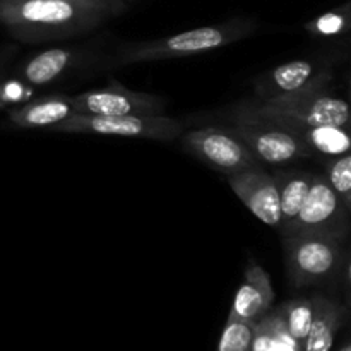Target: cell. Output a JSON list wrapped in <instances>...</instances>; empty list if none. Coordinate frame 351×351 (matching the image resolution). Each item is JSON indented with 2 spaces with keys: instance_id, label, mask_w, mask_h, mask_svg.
<instances>
[{
  "instance_id": "d4e9b609",
  "label": "cell",
  "mask_w": 351,
  "mask_h": 351,
  "mask_svg": "<svg viewBox=\"0 0 351 351\" xmlns=\"http://www.w3.org/2000/svg\"><path fill=\"white\" fill-rule=\"evenodd\" d=\"M125 2H127V0H125Z\"/></svg>"
},
{
  "instance_id": "e0dca14e",
  "label": "cell",
  "mask_w": 351,
  "mask_h": 351,
  "mask_svg": "<svg viewBox=\"0 0 351 351\" xmlns=\"http://www.w3.org/2000/svg\"><path fill=\"white\" fill-rule=\"evenodd\" d=\"M69 62H71V51L64 48H51L27 62L23 71V77L29 84H47L65 71Z\"/></svg>"
},
{
  "instance_id": "3957f363",
  "label": "cell",
  "mask_w": 351,
  "mask_h": 351,
  "mask_svg": "<svg viewBox=\"0 0 351 351\" xmlns=\"http://www.w3.org/2000/svg\"><path fill=\"white\" fill-rule=\"evenodd\" d=\"M254 29H256V23L245 19L211 24V26H202L197 29L184 31V33L173 34V36L160 38V40L146 41V43L130 47L129 50L120 55L119 60L120 64L129 65L204 53V51L235 43V41L249 36Z\"/></svg>"
},
{
  "instance_id": "cb8c5ba5",
  "label": "cell",
  "mask_w": 351,
  "mask_h": 351,
  "mask_svg": "<svg viewBox=\"0 0 351 351\" xmlns=\"http://www.w3.org/2000/svg\"><path fill=\"white\" fill-rule=\"evenodd\" d=\"M0 2H2V0H0Z\"/></svg>"
},
{
  "instance_id": "277c9868",
  "label": "cell",
  "mask_w": 351,
  "mask_h": 351,
  "mask_svg": "<svg viewBox=\"0 0 351 351\" xmlns=\"http://www.w3.org/2000/svg\"><path fill=\"white\" fill-rule=\"evenodd\" d=\"M55 132L101 134V136L137 137V139L173 141L182 136L184 125L163 115H82L72 113L50 127Z\"/></svg>"
},
{
  "instance_id": "7402d4cb",
  "label": "cell",
  "mask_w": 351,
  "mask_h": 351,
  "mask_svg": "<svg viewBox=\"0 0 351 351\" xmlns=\"http://www.w3.org/2000/svg\"><path fill=\"white\" fill-rule=\"evenodd\" d=\"M89 2H96V3H101V5L108 7L113 14H119L122 12L123 9L127 7L125 0H89Z\"/></svg>"
},
{
  "instance_id": "44dd1931",
  "label": "cell",
  "mask_w": 351,
  "mask_h": 351,
  "mask_svg": "<svg viewBox=\"0 0 351 351\" xmlns=\"http://www.w3.org/2000/svg\"><path fill=\"white\" fill-rule=\"evenodd\" d=\"M348 27V12L346 10H332L324 14L319 19L307 24V29L314 34L329 36V34H339Z\"/></svg>"
},
{
  "instance_id": "9a60e30c",
  "label": "cell",
  "mask_w": 351,
  "mask_h": 351,
  "mask_svg": "<svg viewBox=\"0 0 351 351\" xmlns=\"http://www.w3.org/2000/svg\"><path fill=\"white\" fill-rule=\"evenodd\" d=\"M273 178L280 195V228H285L297 218L308 194L314 175L290 171V173H276Z\"/></svg>"
},
{
  "instance_id": "7a4b0ae2",
  "label": "cell",
  "mask_w": 351,
  "mask_h": 351,
  "mask_svg": "<svg viewBox=\"0 0 351 351\" xmlns=\"http://www.w3.org/2000/svg\"><path fill=\"white\" fill-rule=\"evenodd\" d=\"M240 122H297L307 125H338L348 129L350 108L341 98H335L322 88H307L290 95L266 99L239 110Z\"/></svg>"
},
{
  "instance_id": "ac0fdd59",
  "label": "cell",
  "mask_w": 351,
  "mask_h": 351,
  "mask_svg": "<svg viewBox=\"0 0 351 351\" xmlns=\"http://www.w3.org/2000/svg\"><path fill=\"white\" fill-rule=\"evenodd\" d=\"M314 298H297L285 305L283 308V329L288 332L291 341L298 346L307 338L308 329L314 321Z\"/></svg>"
},
{
  "instance_id": "ffe728a7",
  "label": "cell",
  "mask_w": 351,
  "mask_h": 351,
  "mask_svg": "<svg viewBox=\"0 0 351 351\" xmlns=\"http://www.w3.org/2000/svg\"><path fill=\"white\" fill-rule=\"evenodd\" d=\"M326 180L329 182L332 191L339 197V201L345 204L346 209H351V156L343 154V156L335 158L328 167V175H324Z\"/></svg>"
},
{
  "instance_id": "2e32d148",
  "label": "cell",
  "mask_w": 351,
  "mask_h": 351,
  "mask_svg": "<svg viewBox=\"0 0 351 351\" xmlns=\"http://www.w3.org/2000/svg\"><path fill=\"white\" fill-rule=\"evenodd\" d=\"M72 113L74 110L67 98H51L12 110L9 119L19 127H53Z\"/></svg>"
},
{
  "instance_id": "30bf717a",
  "label": "cell",
  "mask_w": 351,
  "mask_h": 351,
  "mask_svg": "<svg viewBox=\"0 0 351 351\" xmlns=\"http://www.w3.org/2000/svg\"><path fill=\"white\" fill-rule=\"evenodd\" d=\"M228 184L257 219L269 226H280V195L273 175L250 168L230 175Z\"/></svg>"
},
{
  "instance_id": "d6986e66",
  "label": "cell",
  "mask_w": 351,
  "mask_h": 351,
  "mask_svg": "<svg viewBox=\"0 0 351 351\" xmlns=\"http://www.w3.org/2000/svg\"><path fill=\"white\" fill-rule=\"evenodd\" d=\"M256 329L257 324L252 322L228 319L219 338L218 351H252Z\"/></svg>"
},
{
  "instance_id": "7c38bea8",
  "label": "cell",
  "mask_w": 351,
  "mask_h": 351,
  "mask_svg": "<svg viewBox=\"0 0 351 351\" xmlns=\"http://www.w3.org/2000/svg\"><path fill=\"white\" fill-rule=\"evenodd\" d=\"M273 302L274 290L269 276L259 264L252 263L237 291L228 319L257 324L266 317Z\"/></svg>"
},
{
  "instance_id": "8fae6325",
  "label": "cell",
  "mask_w": 351,
  "mask_h": 351,
  "mask_svg": "<svg viewBox=\"0 0 351 351\" xmlns=\"http://www.w3.org/2000/svg\"><path fill=\"white\" fill-rule=\"evenodd\" d=\"M331 81V71L322 69L315 72V64L311 60H291L278 65L256 82V93L261 101L290 95L307 88H322Z\"/></svg>"
},
{
  "instance_id": "8992f818",
  "label": "cell",
  "mask_w": 351,
  "mask_h": 351,
  "mask_svg": "<svg viewBox=\"0 0 351 351\" xmlns=\"http://www.w3.org/2000/svg\"><path fill=\"white\" fill-rule=\"evenodd\" d=\"M341 256V240L332 237H285L288 278L297 288L328 280L338 269Z\"/></svg>"
},
{
  "instance_id": "4fadbf2b",
  "label": "cell",
  "mask_w": 351,
  "mask_h": 351,
  "mask_svg": "<svg viewBox=\"0 0 351 351\" xmlns=\"http://www.w3.org/2000/svg\"><path fill=\"white\" fill-rule=\"evenodd\" d=\"M264 123V122H263ZM280 129L287 130L291 136L300 139L312 153H319L322 156L338 158L350 153V134L348 129L338 125H307V123L297 122H271Z\"/></svg>"
},
{
  "instance_id": "5bb4252c",
  "label": "cell",
  "mask_w": 351,
  "mask_h": 351,
  "mask_svg": "<svg viewBox=\"0 0 351 351\" xmlns=\"http://www.w3.org/2000/svg\"><path fill=\"white\" fill-rule=\"evenodd\" d=\"M314 321L300 348L302 351H331L336 332L346 319V308L324 297H314Z\"/></svg>"
},
{
  "instance_id": "5b68a950",
  "label": "cell",
  "mask_w": 351,
  "mask_h": 351,
  "mask_svg": "<svg viewBox=\"0 0 351 351\" xmlns=\"http://www.w3.org/2000/svg\"><path fill=\"white\" fill-rule=\"evenodd\" d=\"M350 209L345 208L326 177L314 175L297 218L281 228L283 237L324 235L341 240L348 230Z\"/></svg>"
},
{
  "instance_id": "9c48e42d",
  "label": "cell",
  "mask_w": 351,
  "mask_h": 351,
  "mask_svg": "<svg viewBox=\"0 0 351 351\" xmlns=\"http://www.w3.org/2000/svg\"><path fill=\"white\" fill-rule=\"evenodd\" d=\"M232 132L264 163L283 165L314 154L300 139L271 123L240 122Z\"/></svg>"
},
{
  "instance_id": "52a82bcc",
  "label": "cell",
  "mask_w": 351,
  "mask_h": 351,
  "mask_svg": "<svg viewBox=\"0 0 351 351\" xmlns=\"http://www.w3.org/2000/svg\"><path fill=\"white\" fill-rule=\"evenodd\" d=\"M184 143L191 153L228 177L250 168H259V160L232 130L215 127L192 130L185 134Z\"/></svg>"
},
{
  "instance_id": "6da1fadb",
  "label": "cell",
  "mask_w": 351,
  "mask_h": 351,
  "mask_svg": "<svg viewBox=\"0 0 351 351\" xmlns=\"http://www.w3.org/2000/svg\"><path fill=\"white\" fill-rule=\"evenodd\" d=\"M112 10L89 0H2L0 23L21 40H47L81 33L101 23Z\"/></svg>"
},
{
  "instance_id": "603a6c76",
  "label": "cell",
  "mask_w": 351,
  "mask_h": 351,
  "mask_svg": "<svg viewBox=\"0 0 351 351\" xmlns=\"http://www.w3.org/2000/svg\"><path fill=\"white\" fill-rule=\"evenodd\" d=\"M336 351H351V345H350L348 341H345V343H343V345L339 346V348L336 350Z\"/></svg>"
},
{
  "instance_id": "ba28073f",
  "label": "cell",
  "mask_w": 351,
  "mask_h": 351,
  "mask_svg": "<svg viewBox=\"0 0 351 351\" xmlns=\"http://www.w3.org/2000/svg\"><path fill=\"white\" fill-rule=\"evenodd\" d=\"M67 99L74 113L82 115H161L165 110L161 98L127 89L120 82H112L105 89L69 96Z\"/></svg>"
}]
</instances>
